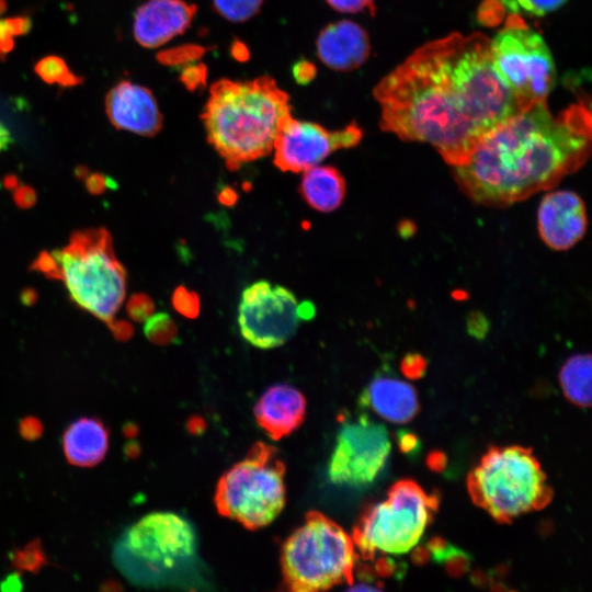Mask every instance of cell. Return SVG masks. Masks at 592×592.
<instances>
[{
    "label": "cell",
    "mask_w": 592,
    "mask_h": 592,
    "mask_svg": "<svg viewBox=\"0 0 592 592\" xmlns=\"http://www.w3.org/2000/svg\"><path fill=\"white\" fill-rule=\"evenodd\" d=\"M489 41L453 33L417 48L374 89L382 128L431 145L452 167L463 163L520 111L492 67Z\"/></svg>",
    "instance_id": "obj_1"
},
{
    "label": "cell",
    "mask_w": 592,
    "mask_h": 592,
    "mask_svg": "<svg viewBox=\"0 0 592 592\" xmlns=\"http://www.w3.org/2000/svg\"><path fill=\"white\" fill-rule=\"evenodd\" d=\"M590 149L589 107L579 102L554 115L543 101L490 130L453 174L476 203L508 206L555 186L582 167Z\"/></svg>",
    "instance_id": "obj_2"
},
{
    "label": "cell",
    "mask_w": 592,
    "mask_h": 592,
    "mask_svg": "<svg viewBox=\"0 0 592 592\" xmlns=\"http://www.w3.org/2000/svg\"><path fill=\"white\" fill-rule=\"evenodd\" d=\"M291 114L289 96L270 76L237 81L220 79L209 89L201 114L207 141L230 170L273 149L282 121Z\"/></svg>",
    "instance_id": "obj_3"
},
{
    "label": "cell",
    "mask_w": 592,
    "mask_h": 592,
    "mask_svg": "<svg viewBox=\"0 0 592 592\" xmlns=\"http://www.w3.org/2000/svg\"><path fill=\"white\" fill-rule=\"evenodd\" d=\"M113 560L134 584L150 588L205 583L192 523L172 512L147 514L116 540Z\"/></svg>",
    "instance_id": "obj_4"
},
{
    "label": "cell",
    "mask_w": 592,
    "mask_h": 592,
    "mask_svg": "<svg viewBox=\"0 0 592 592\" xmlns=\"http://www.w3.org/2000/svg\"><path fill=\"white\" fill-rule=\"evenodd\" d=\"M467 486L474 503L500 523L543 509L553 498L540 464L523 446L491 447L469 474Z\"/></svg>",
    "instance_id": "obj_5"
},
{
    "label": "cell",
    "mask_w": 592,
    "mask_h": 592,
    "mask_svg": "<svg viewBox=\"0 0 592 592\" xmlns=\"http://www.w3.org/2000/svg\"><path fill=\"white\" fill-rule=\"evenodd\" d=\"M71 299L96 318L111 321L126 295V271L114 254L104 228L75 231L69 243L54 250Z\"/></svg>",
    "instance_id": "obj_6"
},
{
    "label": "cell",
    "mask_w": 592,
    "mask_h": 592,
    "mask_svg": "<svg viewBox=\"0 0 592 592\" xmlns=\"http://www.w3.org/2000/svg\"><path fill=\"white\" fill-rule=\"evenodd\" d=\"M355 559L352 537L326 515L309 512L283 545L281 566L284 583L296 592L352 583Z\"/></svg>",
    "instance_id": "obj_7"
},
{
    "label": "cell",
    "mask_w": 592,
    "mask_h": 592,
    "mask_svg": "<svg viewBox=\"0 0 592 592\" xmlns=\"http://www.w3.org/2000/svg\"><path fill=\"white\" fill-rule=\"evenodd\" d=\"M285 466L277 451L259 442L219 479L218 512L250 530L271 523L285 504Z\"/></svg>",
    "instance_id": "obj_8"
},
{
    "label": "cell",
    "mask_w": 592,
    "mask_h": 592,
    "mask_svg": "<svg viewBox=\"0 0 592 592\" xmlns=\"http://www.w3.org/2000/svg\"><path fill=\"white\" fill-rule=\"evenodd\" d=\"M439 505L417 482L400 480L388 490L387 499L368 508L353 530V543L363 558L377 553L405 554L422 537Z\"/></svg>",
    "instance_id": "obj_9"
},
{
    "label": "cell",
    "mask_w": 592,
    "mask_h": 592,
    "mask_svg": "<svg viewBox=\"0 0 592 592\" xmlns=\"http://www.w3.org/2000/svg\"><path fill=\"white\" fill-rule=\"evenodd\" d=\"M492 67L519 110L546 101L556 82L555 64L542 35L517 13L489 41Z\"/></svg>",
    "instance_id": "obj_10"
},
{
    "label": "cell",
    "mask_w": 592,
    "mask_h": 592,
    "mask_svg": "<svg viewBox=\"0 0 592 592\" xmlns=\"http://www.w3.org/2000/svg\"><path fill=\"white\" fill-rule=\"evenodd\" d=\"M299 303L284 286L258 281L246 287L238 307V325L246 341L259 349L283 345L297 331Z\"/></svg>",
    "instance_id": "obj_11"
},
{
    "label": "cell",
    "mask_w": 592,
    "mask_h": 592,
    "mask_svg": "<svg viewBox=\"0 0 592 592\" xmlns=\"http://www.w3.org/2000/svg\"><path fill=\"white\" fill-rule=\"evenodd\" d=\"M391 444L387 429L366 415L345 422L339 430L328 466L331 482L371 483L384 468Z\"/></svg>",
    "instance_id": "obj_12"
},
{
    "label": "cell",
    "mask_w": 592,
    "mask_h": 592,
    "mask_svg": "<svg viewBox=\"0 0 592 592\" xmlns=\"http://www.w3.org/2000/svg\"><path fill=\"white\" fill-rule=\"evenodd\" d=\"M361 138L362 130L355 122L339 130H328L288 114L273 144L274 164L282 171L301 172L317 166L337 149L357 145Z\"/></svg>",
    "instance_id": "obj_13"
},
{
    "label": "cell",
    "mask_w": 592,
    "mask_h": 592,
    "mask_svg": "<svg viewBox=\"0 0 592 592\" xmlns=\"http://www.w3.org/2000/svg\"><path fill=\"white\" fill-rule=\"evenodd\" d=\"M587 212L572 191H554L540 201L537 226L542 240L554 250H568L584 236Z\"/></svg>",
    "instance_id": "obj_14"
},
{
    "label": "cell",
    "mask_w": 592,
    "mask_h": 592,
    "mask_svg": "<svg viewBox=\"0 0 592 592\" xmlns=\"http://www.w3.org/2000/svg\"><path fill=\"white\" fill-rule=\"evenodd\" d=\"M105 110L113 126L152 137L162 128V114L152 92L140 84L123 80L105 96Z\"/></svg>",
    "instance_id": "obj_15"
},
{
    "label": "cell",
    "mask_w": 592,
    "mask_h": 592,
    "mask_svg": "<svg viewBox=\"0 0 592 592\" xmlns=\"http://www.w3.org/2000/svg\"><path fill=\"white\" fill-rule=\"evenodd\" d=\"M196 11V4L184 0H148L135 12V39L146 48L159 47L184 33Z\"/></svg>",
    "instance_id": "obj_16"
},
{
    "label": "cell",
    "mask_w": 592,
    "mask_h": 592,
    "mask_svg": "<svg viewBox=\"0 0 592 592\" xmlns=\"http://www.w3.org/2000/svg\"><path fill=\"white\" fill-rule=\"evenodd\" d=\"M317 54L328 67L349 71L358 68L369 56V38L358 24L342 20L323 27L316 41Z\"/></svg>",
    "instance_id": "obj_17"
},
{
    "label": "cell",
    "mask_w": 592,
    "mask_h": 592,
    "mask_svg": "<svg viewBox=\"0 0 592 592\" xmlns=\"http://www.w3.org/2000/svg\"><path fill=\"white\" fill-rule=\"evenodd\" d=\"M306 400L303 394L288 385H274L266 389L254 407L259 425L273 440L295 431L303 422Z\"/></svg>",
    "instance_id": "obj_18"
},
{
    "label": "cell",
    "mask_w": 592,
    "mask_h": 592,
    "mask_svg": "<svg viewBox=\"0 0 592 592\" xmlns=\"http://www.w3.org/2000/svg\"><path fill=\"white\" fill-rule=\"evenodd\" d=\"M361 400L364 406L394 423L410 421L419 410L413 386L394 376H376L364 390Z\"/></svg>",
    "instance_id": "obj_19"
},
{
    "label": "cell",
    "mask_w": 592,
    "mask_h": 592,
    "mask_svg": "<svg viewBox=\"0 0 592 592\" xmlns=\"http://www.w3.org/2000/svg\"><path fill=\"white\" fill-rule=\"evenodd\" d=\"M65 456L73 466L92 467L109 449V429L99 418L82 417L71 422L62 435Z\"/></svg>",
    "instance_id": "obj_20"
},
{
    "label": "cell",
    "mask_w": 592,
    "mask_h": 592,
    "mask_svg": "<svg viewBox=\"0 0 592 592\" xmlns=\"http://www.w3.org/2000/svg\"><path fill=\"white\" fill-rule=\"evenodd\" d=\"M345 181L331 166H314L304 171L299 192L312 208L329 213L337 209L345 196Z\"/></svg>",
    "instance_id": "obj_21"
},
{
    "label": "cell",
    "mask_w": 592,
    "mask_h": 592,
    "mask_svg": "<svg viewBox=\"0 0 592 592\" xmlns=\"http://www.w3.org/2000/svg\"><path fill=\"white\" fill-rule=\"evenodd\" d=\"M559 380L567 399L579 407H590L591 356L589 354L569 357L560 369Z\"/></svg>",
    "instance_id": "obj_22"
},
{
    "label": "cell",
    "mask_w": 592,
    "mask_h": 592,
    "mask_svg": "<svg viewBox=\"0 0 592 592\" xmlns=\"http://www.w3.org/2000/svg\"><path fill=\"white\" fill-rule=\"evenodd\" d=\"M36 75L46 83H57L65 88L76 87L83 82V78L73 73L66 61L56 55L41 58L34 66Z\"/></svg>",
    "instance_id": "obj_23"
},
{
    "label": "cell",
    "mask_w": 592,
    "mask_h": 592,
    "mask_svg": "<svg viewBox=\"0 0 592 592\" xmlns=\"http://www.w3.org/2000/svg\"><path fill=\"white\" fill-rule=\"evenodd\" d=\"M9 558L16 570L32 572L33 574H37L48 565L39 538L29 542L23 548H14Z\"/></svg>",
    "instance_id": "obj_24"
},
{
    "label": "cell",
    "mask_w": 592,
    "mask_h": 592,
    "mask_svg": "<svg viewBox=\"0 0 592 592\" xmlns=\"http://www.w3.org/2000/svg\"><path fill=\"white\" fill-rule=\"evenodd\" d=\"M144 333L151 342L164 345L177 339L178 328L169 314L158 312L146 320Z\"/></svg>",
    "instance_id": "obj_25"
},
{
    "label": "cell",
    "mask_w": 592,
    "mask_h": 592,
    "mask_svg": "<svg viewBox=\"0 0 592 592\" xmlns=\"http://www.w3.org/2000/svg\"><path fill=\"white\" fill-rule=\"evenodd\" d=\"M263 0H213L218 14L230 22H244L255 15Z\"/></svg>",
    "instance_id": "obj_26"
},
{
    "label": "cell",
    "mask_w": 592,
    "mask_h": 592,
    "mask_svg": "<svg viewBox=\"0 0 592 592\" xmlns=\"http://www.w3.org/2000/svg\"><path fill=\"white\" fill-rule=\"evenodd\" d=\"M205 52L203 46L186 44L159 52L157 59L166 66H186L201 58Z\"/></svg>",
    "instance_id": "obj_27"
},
{
    "label": "cell",
    "mask_w": 592,
    "mask_h": 592,
    "mask_svg": "<svg viewBox=\"0 0 592 592\" xmlns=\"http://www.w3.org/2000/svg\"><path fill=\"white\" fill-rule=\"evenodd\" d=\"M432 557L437 563H442L451 576H462L469 568V556L449 544Z\"/></svg>",
    "instance_id": "obj_28"
},
{
    "label": "cell",
    "mask_w": 592,
    "mask_h": 592,
    "mask_svg": "<svg viewBox=\"0 0 592 592\" xmlns=\"http://www.w3.org/2000/svg\"><path fill=\"white\" fill-rule=\"evenodd\" d=\"M513 13L524 12L533 15H544L558 10L568 0H496Z\"/></svg>",
    "instance_id": "obj_29"
},
{
    "label": "cell",
    "mask_w": 592,
    "mask_h": 592,
    "mask_svg": "<svg viewBox=\"0 0 592 592\" xmlns=\"http://www.w3.org/2000/svg\"><path fill=\"white\" fill-rule=\"evenodd\" d=\"M172 305L178 312L186 318L194 319L200 312V299L195 292L183 285L178 286L172 295Z\"/></svg>",
    "instance_id": "obj_30"
},
{
    "label": "cell",
    "mask_w": 592,
    "mask_h": 592,
    "mask_svg": "<svg viewBox=\"0 0 592 592\" xmlns=\"http://www.w3.org/2000/svg\"><path fill=\"white\" fill-rule=\"evenodd\" d=\"M126 310L132 320L143 322L153 314L155 304L147 294L137 293L129 297Z\"/></svg>",
    "instance_id": "obj_31"
},
{
    "label": "cell",
    "mask_w": 592,
    "mask_h": 592,
    "mask_svg": "<svg viewBox=\"0 0 592 592\" xmlns=\"http://www.w3.org/2000/svg\"><path fill=\"white\" fill-rule=\"evenodd\" d=\"M207 68L203 64H189L184 66L180 80L187 90L194 91L206 83Z\"/></svg>",
    "instance_id": "obj_32"
},
{
    "label": "cell",
    "mask_w": 592,
    "mask_h": 592,
    "mask_svg": "<svg viewBox=\"0 0 592 592\" xmlns=\"http://www.w3.org/2000/svg\"><path fill=\"white\" fill-rule=\"evenodd\" d=\"M32 271L43 273L48 278L61 280V271L53 253L42 251L31 264Z\"/></svg>",
    "instance_id": "obj_33"
},
{
    "label": "cell",
    "mask_w": 592,
    "mask_h": 592,
    "mask_svg": "<svg viewBox=\"0 0 592 592\" xmlns=\"http://www.w3.org/2000/svg\"><path fill=\"white\" fill-rule=\"evenodd\" d=\"M334 10L343 13H358L368 11L375 13L374 0H327Z\"/></svg>",
    "instance_id": "obj_34"
},
{
    "label": "cell",
    "mask_w": 592,
    "mask_h": 592,
    "mask_svg": "<svg viewBox=\"0 0 592 592\" xmlns=\"http://www.w3.org/2000/svg\"><path fill=\"white\" fill-rule=\"evenodd\" d=\"M426 368L425 360L419 354H409L401 362L402 373L411 379L420 378Z\"/></svg>",
    "instance_id": "obj_35"
},
{
    "label": "cell",
    "mask_w": 592,
    "mask_h": 592,
    "mask_svg": "<svg viewBox=\"0 0 592 592\" xmlns=\"http://www.w3.org/2000/svg\"><path fill=\"white\" fill-rule=\"evenodd\" d=\"M19 433L26 441L38 440L43 434V424L36 417H24L20 420Z\"/></svg>",
    "instance_id": "obj_36"
},
{
    "label": "cell",
    "mask_w": 592,
    "mask_h": 592,
    "mask_svg": "<svg viewBox=\"0 0 592 592\" xmlns=\"http://www.w3.org/2000/svg\"><path fill=\"white\" fill-rule=\"evenodd\" d=\"M84 180L86 189L93 195H100L109 187H116L113 180L100 172L89 173Z\"/></svg>",
    "instance_id": "obj_37"
},
{
    "label": "cell",
    "mask_w": 592,
    "mask_h": 592,
    "mask_svg": "<svg viewBox=\"0 0 592 592\" xmlns=\"http://www.w3.org/2000/svg\"><path fill=\"white\" fill-rule=\"evenodd\" d=\"M292 72L297 83L307 84L315 78L317 68L312 62L300 59L293 65Z\"/></svg>",
    "instance_id": "obj_38"
},
{
    "label": "cell",
    "mask_w": 592,
    "mask_h": 592,
    "mask_svg": "<svg viewBox=\"0 0 592 592\" xmlns=\"http://www.w3.org/2000/svg\"><path fill=\"white\" fill-rule=\"evenodd\" d=\"M37 195L33 187L21 185L14 189L13 201L20 208H31L36 203Z\"/></svg>",
    "instance_id": "obj_39"
},
{
    "label": "cell",
    "mask_w": 592,
    "mask_h": 592,
    "mask_svg": "<svg viewBox=\"0 0 592 592\" xmlns=\"http://www.w3.org/2000/svg\"><path fill=\"white\" fill-rule=\"evenodd\" d=\"M3 22L13 37L26 34L31 30L32 24L30 18L26 15L7 18Z\"/></svg>",
    "instance_id": "obj_40"
},
{
    "label": "cell",
    "mask_w": 592,
    "mask_h": 592,
    "mask_svg": "<svg viewBox=\"0 0 592 592\" xmlns=\"http://www.w3.org/2000/svg\"><path fill=\"white\" fill-rule=\"evenodd\" d=\"M114 338L118 341H127L134 333L133 326L123 319H112L107 322Z\"/></svg>",
    "instance_id": "obj_41"
},
{
    "label": "cell",
    "mask_w": 592,
    "mask_h": 592,
    "mask_svg": "<svg viewBox=\"0 0 592 592\" xmlns=\"http://www.w3.org/2000/svg\"><path fill=\"white\" fill-rule=\"evenodd\" d=\"M398 444L400 449L407 454L417 453L420 446L417 435L407 430L398 432Z\"/></svg>",
    "instance_id": "obj_42"
},
{
    "label": "cell",
    "mask_w": 592,
    "mask_h": 592,
    "mask_svg": "<svg viewBox=\"0 0 592 592\" xmlns=\"http://www.w3.org/2000/svg\"><path fill=\"white\" fill-rule=\"evenodd\" d=\"M23 589L22 576L18 570L13 573L8 574L0 582V590L3 592H16Z\"/></svg>",
    "instance_id": "obj_43"
},
{
    "label": "cell",
    "mask_w": 592,
    "mask_h": 592,
    "mask_svg": "<svg viewBox=\"0 0 592 592\" xmlns=\"http://www.w3.org/2000/svg\"><path fill=\"white\" fill-rule=\"evenodd\" d=\"M376 571L380 576H391L397 568L396 562L388 557H382L376 561Z\"/></svg>",
    "instance_id": "obj_44"
},
{
    "label": "cell",
    "mask_w": 592,
    "mask_h": 592,
    "mask_svg": "<svg viewBox=\"0 0 592 592\" xmlns=\"http://www.w3.org/2000/svg\"><path fill=\"white\" fill-rule=\"evenodd\" d=\"M428 465L432 470H442L446 465V457L442 452H432L428 456Z\"/></svg>",
    "instance_id": "obj_45"
},
{
    "label": "cell",
    "mask_w": 592,
    "mask_h": 592,
    "mask_svg": "<svg viewBox=\"0 0 592 592\" xmlns=\"http://www.w3.org/2000/svg\"><path fill=\"white\" fill-rule=\"evenodd\" d=\"M230 52L232 57L239 61H244L249 58L248 47L239 41L234 42Z\"/></svg>",
    "instance_id": "obj_46"
},
{
    "label": "cell",
    "mask_w": 592,
    "mask_h": 592,
    "mask_svg": "<svg viewBox=\"0 0 592 592\" xmlns=\"http://www.w3.org/2000/svg\"><path fill=\"white\" fill-rule=\"evenodd\" d=\"M38 298L37 292L33 287H25L20 294V300L24 306H32Z\"/></svg>",
    "instance_id": "obj_47"
},
{
    "label": "cell",
    "mask_w": 592,
    "mask_h": 592,
    "mask_svg": "<svg viewBox=\"0 0 592 592\" xmlns=\"http://www.w3.org/2000/svg\"><path fill=\"white\" fill-rule=\"evenodd\" d=\"M298 311L301 320H309L315 315V307L310 301L299 303Z\"/></svg>",
    "instance_id": "obj_48"
},
{
    "label": "cell",
    "mask_w": 592,
    "mask_h": 592,
    "mask_svg": "<svg viewBox=\"0 0 592 592\" xmlns=\"http://www.w3.org/2000/svg\"><path fill=\"white\" fill-rule=\"evenodd\" d=\"M12 143L10 130L0 122V151L7 149Z\"/></svg>",
    "instance_id": "obj_49"
},
{
    "label": "cell",
    "mask_w": 592,
    "mask_h": 592,
    "mask_svg": "<svg viewBox=\"0 0 592 592\" xmlns=\"http://www.w3.org/2000/svg\"><path fill=\"white\" fill-rule=\"evenodd\" d=\"M429 554L430 551L426 547H418L414 549L412 554V560L415 563H423L428 560Z\"/></svg>",
    "instance_id": "obj_50"
},
{
    "label": "cell",
    "mask_w": 592,
    "mask_h": 592,
    "mask_svg": "<svg viewBox=\"0 0 592 592\" xmlns=\"http://www.w3.org/2000/svg\"><path fill=\"white\" fill-rule=\"evenodd\" d=\"M19 185V178L14 174H9L3 179V186L7 190H14Z\"/></svg>",
    "instance_id": "obj_51"
},
{
    "label": "cell",
    "mask_w": 592,
    "mask_h": 592,
    "mask_svg": "<svg viewBox=\"0 0 592 592\" xmlns=\"http://www.w3.org/2000/svg\"><path fill=\"white\" fill-rule=\"evenodd\" d=\"M121 585H119V582H117L116 580H113V579H109L106 581H104L102 583V585L100 587V590L101 591H117V590H121Z\"/></svg>",
    "instance_id": "obj_52"
},
{
    "label": "cell",
    "mask_w": 592,
    "mask_h": 592,
    "mask_svg": "<svg viewBox=\"0 0 592 592\" xmlns=\"http://www.w3.org/2000/svg\"><path fill=\"white\" fill-rule=\"evenodd\" d=\"M219 198L223 203L225 204H232L237 196L236 194L234 193V191L231 190H225L221 192V194L219 195Z\"/></svg>",
    "instance_id": "obj_53"
},
{
    "label": "cell",
    "mask_w": 592,
    "mask_h": 592,
    "mask_svg": "<svg viewBox=\"0 0 592 592\" xmlns=\"http://www.w3.org/2000/svg\"><path fill=\"white\" fill-rule=\"evenodd\" d=\"M89 173H90V170L83 164L78 166L75 169V175L79 180H84L88 177Z\"/></svg>",
    "instance_id": "obj_54"
},
{
    "label": "cell",
    "mask_w": 592,
    "mask_h": 592,
    "mask_svg": "<svg viewBox=\"0 0 592 592\" xmlns=\"http://www.w3.org/2000/svg\"><path fill=\"white\" fill-rule=\"evenodd\" d=\"M124 452L127 455V457H135L138 449L135 444L128 443L125 446Z\"/></svg>",
    "instance_id": "obj_55"
},
{
    "label": "cell",
    "mask_w": 592,
    "mask_h": 592,
    "mask_svg": "<svg viewBox=\"0 0 592 592\" xmlns=\"http://www.w3.org/2000/svg\"><path fill=\"white\" fill-rule=\"evenodd\" d=\"M136 433V429L133 424H126L124 426V434L126 436H130V435H134Z\"/></svg>",
    "instance_id": "obj_56"
},
{
    "label": "cell",
    "mask_w": 592,
    "mask_h": 592,
    "mask_svg": "<svg viewBox=\"0 0 592 592\" xmlns=\"http://www.w3.org/2000/svg\"><path fill=\"white\" fill-rule=\"evenodd\" d=\"M5 10H7L5 0H0V14H2Z\"/></svg>",
    "instance_id": "obj_57"
},
{
    "label": "cell",
    "mask_w": 592,
    "mask_h": 592,
    "mask_svg": "<svg viewBox=\"0 0 592 592\" xmlns=\"http://www.w3.org/2000/svg\"><path fill=\"white\" fill-rule=\"evenodd\" d=\"M3 59H4V55H2V54L0 53V60H3Z\"/></svg>",
    "instance_id": "obj_58"
}]
</instances>
